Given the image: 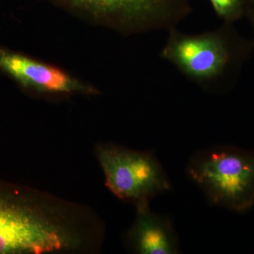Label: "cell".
<instances>
[{
	"mask_svg": "<svg viewBox=\"0 0 254 254\" xmlns=\"http://www.w3.org/2000/svg\"><path fill=\"white\" fill-rule=\"evenodd\" d=\"M105 185L115 196L135 205L171 190L170 179L153 152L107 143L97 148Z\"/></svg>",
	"mask_w": 254,
	"mask_h": 254,
	"instance_id": "cell-5",
	"label": "cell"
},
{
	"mask_svg": "<svg viewBox=\"0 0 254 254\" xmlns=\"http://www.w3.org/2000/svg\"><path fill=\"white\" fill-rule=\"evenodd\" d=\"M0 72L24 91L39 96H92L100 93L93 85L56 65L7 48H0Z\"/></svg>",
	"mask_w": 254,
	"mask_h": 254,
	"instance_id": "cell-6",
	"label": "cell"
},
{
	"mask_svg": "<svg viewBox=\"0 0 254 254\" xmlns=\"http://www.w3.org/2000/svg\"><path fill=\"white\" fill-rule=\"evenodd\" d=\"M222 23L233 24L248 14L254 0H208Z\"/></svg>",
	"mask_w": 254,
	"mask_h": 254,
	"instance_id": "cell-8",
	"label": "cell"
},
{
	"mask_svg": "<svg viewBox=\"0 0 254 254\" xmlns=\"http://www.w3.org/2000/svg\"><path fill=\"white\" fill-rule=\"evenodd\" d=\"M136 216L127 234L128 245L140 254H177L180 245L171 220L150 210L149 203L136 205Z\"/></svg>",
	"mask_w": 254,
	"mask_h": 254,
	"instance_id": "cell-7",
	"label": "cell"
},
{
	"mask_svg": "<svg viewBox=\"0 0 254 254\" xmlns=\"http://www.w3.org/2000/svg\"><path fill=\"white\" fill-rule=\"evenodd\" d=\"M248 14L250 15L251 18V22H252V26H253V29L254 32V5H252V7L249 11Z\"/></svg>",
	"mask_w": 254,
	"mask_h": 254,
	"instance_id": "cell-9",
	"label": "cell"
},
{
	"mask_svg": "<svg viewBox=\"0 0 254 254\" xmlns=\"http://www.w3.org/2000/svg\"><path fill=\"white\" fill-rule=\"evenodd\" d=\"M83 21L123 36L176 28L192 12L190 0H43Z\"/></svg>",
	"mask_w": 254,
	"mask_h": 254,
	"instance_id": "cell-3",
	"label": "cell"
},
{
	"mask_svg": "<svg viewBox=\"0 0 254 254\" xmlns=\"http://www.w3.org/2000/svg\"><path fill=\"white\" fill-rule=\"evenodd\" d=\"M186 172L211 204L237 213L254 206V150L217 145L199 150Z\"/></svg>",
	"mask_w": 254,
	"mask_h": 254,
	"instance_id": "cell-4",
	"label": "cell"
},
{
	"mask_svg": "<svg viewBox=\"0 0 254 254\" xmlns=\"http://www.w3.org/2000/svg\"><path fill=\"white\" fill-rule=\"evenodd\" d=\"M160 52L164 61L173 65L189 81L208 93L226 91L252 51L231 23L202 33L169 30Z\"/></svg>",
	"mask_w": 254,
	"mask_h": 254,
	"instance_id": "cell-1",
	"label": "cell"
},
{
	"mask_svg": "<svg viewBox=\"0 0 254 254\" xmlns=\"http://www.w3.org/2000/svg\"><path fill=\"white\" fill-rule=\"evenodd\" d=\"M50 206L28 190L0 182V254L71 250L72 227Z\"/></svg>",
	"mask_w": 254,
	"mask_h": 254,
	"instance_id": "cell-2",
	"label": "cell"
}]
</instances>
